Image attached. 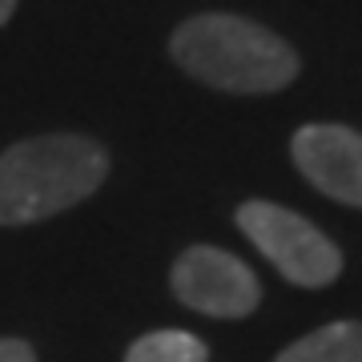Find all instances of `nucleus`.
Returning a JSON list of instances; mask_svg holds the SVG:
<instances>
[{"mask_svg":"<svg viewBox=\"0 0 362 362\" xmlns=\"http://www.w3.org/2000/svg\"><path fill=\"white\" fill-rule=\"evenodd\" d=\"M109 177V153L81 133H45L0 153V226H33L93 197Z\"/></svg>","mask_w":362,"mask_h":362,"instance_id":"f257e3e1","label":"nucleus"},{"mask_svg":"<svg viewBox=\"0 0 362 362\" xmlns=\"http://www.w3.org/2000/svg\"><path fill=\"white\" fill-rule=\"evenodd\" d=\"M169 52L185 73L221 93H278L298 77V52L278 33L233 13L189 16Z\"/></svg>","mask_w":362,"mask_h":362,"instance_id":"f03ea898","label":"nucleus"},{"mask_svg":"<svg viewBox=\"0 0 362 362\" xmlns=\"http://www.w3.org/2000/svg\"><path fill=\"white\" fill-rule=\"evenodd\" d=\"M238 230L258 246V254H266V262L286 282L318 290L342 274L338 246L294 209L274 206V202H246L238 209Z\"/></svg>","mask_w":362,"mask_h":362,"instance_id":"7ed1b4c3","label":"nucleus"},{"mask_svg":"<svg viewBox=\"0 0 362 362\" xmlns=\"http://www.w3.org/2000/svg\"><path fill=\"white\" fill-rule=\"evenodd\" d=\"M169 286L181 306L209 318H246L262 302L258 274L218 246H189L173 262Z\"/></svg>","mask_w":362,"mask_h":362,"instance_id":"20e7f679","label":"nucleus"},{"mask_svg":"<svg viewBox=\"0 0 362 362\" xmlns=\"http://www.w3.org/2000/svg\"><path fill=\"white\" fill-rule=\"evenodd\" d=\"M298 173L318 194L362 209V133L350 125H302L290 141Z\"/></svg>","mask_w":362,"mask_h":362,"instance_id":"39448f33","label":"nucleus"},{"mask_svg":"<svg viewBox=\"0 0 362 362\" xmlns=\"http://www.w3.org/2000/svg\"><path fill=\"white\" fill-rule=\"evenodd\" d=\"M274 362H362V322H330L310 330L278 354Z\"/></svg>","mask_w":362,"mask_h":362,"instance_id":"423d86ee","label":"nucleus"},{"mask_svg":"<svg viewBox=\"0 0 362 362\" xmlns=\"http://www.w3.org/2000/svg\"><path fill=\"white\" fill-rule=\"evenodd\" d=\"M125 362H209V350L189 330H153L125 350Z\"/></svg>","mask_w":362,"mask_h":362,"instance_id":"0eeeda50","label":"nucleus"},{"mask_svg":"<svg viewBox=\"0 0 362 362\" xmlns=\"http://www.w3.org/2000/svg\"><path fill=\"white\" fill-rule=\"evenodd\" d=\"M0 362H37V350L21 338H0Z\"/></svg>","mask_w":362,"mask_h":362,"instance_id":"6e6552de","label":"nucleus"},{"mask_svg":"<svg viewBox=\"0 0 362 362\" xmlns=\"http://www.w3.org/2000/svg\"><path fill=\"white\" fill-rule=\"evenodd\" d=\"M13 13H16V0H0V25H8Z\"/></svg>","mask_w":362,"mask_h":362,"instance_id":"1a4fd4ad","label":"nucleus"}]
</instances>
